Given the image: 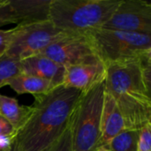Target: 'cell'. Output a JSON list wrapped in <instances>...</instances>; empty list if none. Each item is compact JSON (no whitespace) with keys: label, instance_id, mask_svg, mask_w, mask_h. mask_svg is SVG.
Here are the masks:
<instances>
[{"label":"cell","instance_id":"30bf717a","mask_svg":"<svg viewBox=\"0 0 151 151\" xmlns=\"http://www.w3.org/2000/svg\"><path fill=\"white\" fill-rule=\"evenodd\" d=\"M21 73L49 81L57 88L64 83L65 68L43 55H35L20 61Z\"/></svg>","mask_w":151,"mask_h":151},{"label":"cell","instance_id":"44dd1931","mask_svg":"<svg viewBox=\"0 0 151 151\" xmlns=\"http://www.w3.org/2000/svg\"><path fill=\"white\" fill-rule=\"evenodd\" d=\"M14 128L0 115V135H15Z\"/></svg>","mask_w":151,"mask_h":151},{"label":"cell","instance_id":"7c38bea8","mask_svg":"<svg viewBox=\"0 0 151 151\" xmlns=\"http://www.w3.org/2000/svg\"><path fill=\"white\" fill-rule=\"evenodd\" d=\"M124 129L126 126L122 114L115 100L105 91L101 119V147H105Z\"/></svg>","mask_w":151,"mask_h":151},{"label":"cell","instance_id":"ffe728a7","mask_svg":"<svg viewBox=\"0 0 151 151\" xmlns=\"http://www.w3.org/2000/svg\"><path fill=\"white\" fill-rule=\"evenodd\" d=\"M12 34H13V28L6 29V30L0 28V55L4 54L6 51L8 45L11 42Z\"/></svg>","mask_w":151,"mask_h":151},{"label":"cell","instance_id":"277c9868","mask_svg":"<svg viewBox=\"0 0 151 151\" xmlns=\"http://www.w3.org/2000/svg\"><path fill=\"white\" fill-rule=\"evenodd\" d=\"M104 81L82 92L75 104L69 124L73 151H97L101 148Z\"/></svg>","mask_w":151,"mask_h":151},{"label":"cell","instance_id":"cb8c5ba5","mask_svg":"<svg viewBox=\"0 0 151 151\" xmlns=\"http://www.w3.org/2000/svg\"><path fill=\"white\" fill-rule=\"evenodd\" d=\"M97 151H109L107 150V148H105V147H101V148H99V150Z\"/></svg>","mask_w":151,"mask_h":151},{"label":"cell","instance_id":"52a82bcc","mask_svg":"<svg viewBox=\"0 0 151 151\" xmlns=\"http://www.w3.org/2000/svg\"><path fill=\"white\" fill-rule=\"evenodd\" d=\"M41 55L65 68L73 65L101 62L86 35H68L51 43Z\"/></svg>","mask_w":151,"mask_h":151},{"label":"cell","instance_id":"6da1fadb","mask_svg":"<svg viewBox=\"0 0 151 151\" xmlns=\"http://www.w3.org/2000/svg\"><path fill=\"white\" fill-rule=\"evenodd\" d=\"M81 92L60 85L35 97L32 112L15 134L22 151H47L69 127L71 117Z\"/></svg>","mask_w":151,"mask_h":151},{"label":"cell","instance_id":"5bb4252c","mask_svg":"<svg viewBox=\"0 0 151 151\" xmlns=\"http://www.w3.org/2000/svg\"><path fill=\"white\" fill-rule=\"evenodd\" d=\"M7 86H10L18 95L30 94L34 97L47 94L55 88L49 81L23 73L12 79Z\"/></svg>","mask_w":151,"mask_h":151},{"label":"cell","instance_id":"ac0fdd59","mask_svg":"<svg viewBox=\"0 0 151 151\" xmlns=\"http://www.w3.org/2000/svg\"><path fill=\"white\" fill-rule=\"evenodd\" d=\"M8 24H15L9 0H0V27Z\"/></svg>","mask_w":151,"mask_h":151},{"label":"cell","instance_id":"7402d4cb","mask_svg":"<svg viewBox=\"0 0 151 151\" xmlns=\"http://www.w3.org/2000/svg\"><path fill=\"white\" fill-rule=\"evenodd\" d=\"M15 135H0V150H6L14 140Z\"/></svg>","mask_w":151,"mask_h":151},{"label":"cell","instance_id":"4fadbf2b","mask_svg":"<svg viewBox=\"0 0 151 151\" xmlns=\"http://www.w3.org/2000/svg\"><path fill=\"white\" fill-rule=\"evenodd\" d=\"M32 112V106L21 105L18 100L0 94V115L18 132Z\"/></svg>","mask_w":151,"mask_h":151},{"label":"cell","instance_id":"3957f363","mask_svg":"<svg viewBox=\"0 0 151 151\" xmlns=\"http://www.w3.org/2000/svg\"><path fill=\"white\" fill-rule=\"evenodd\" d=\"M121 0H51L50 20L71 35H86L102 27Z\"/></svg>","mask_w":151,"mask_h":151},{"label":"cell","instance_id":"d6986e66","mask_svg":"<svg viewBox=\"0 0 151 151\" xmlns=\"http://www.w3.org/2000/svg\"><path fill=\"white\" fill-rule=\"evenodd\" d=\"M47 151H73L69 127Z\"/></svg>","mask_w":151,"mask_h":151},{"label":"cell","instance_id":"ba28073f","mask_svg":"<svg viewBox=\"0 0 151 151\" xmlns=\"http://www.w3.org/2000/svg\"><path fill=\"white\" fill-rule=\"evenodd\" d=\"M102 27L151 35V4L144 0H121Z\"/></svg>","mask_w":151,"mask_h":151},{"label":"cell","instance_id":"2e32d148","mask_svg":"<svg viewBox=\"0 0 151 151\" xmlns=\"http://www.w3.org/2000/svg\"><path fill=\"white\" fill-rule=\"evenodd\" d=\"M21 73L20 61L4 53L0 55V88L7 86L12 79Z\"/></svg>","mask_w":151,"mask_h":151},{"label":"cell","instance_id":"d4e9b609","mask_svg":"<svg viewBox=\"0 0 151 151\" xmlns=\"http://www.w3.org/2000/svg\"><path fill=\"white\" fill-rule=\"evenodd\" d=\"M0 151H5V150H0Z\"/></svg>","mask_w":151,"mask_h":151},{"label":"cell","instance_id":"7a4b0ae2","mask_svg":"<svg viewBox=\"0 0 151 151\" xmlns=\"http://www.w3.org/2000/svg\"><path fill=\"white\" fill-rule=\"evenodd\" d=\"M140 58L105 65V91L115 100L126 129L140 130L151 123V86L144 80Z\"/></svg>","mask_w":151,"mask_h":151},{"label":"cell","instance_id":"e0dca14e","mask_svg":"<svg viewBox=\"0 0 151 151\" xmlns=\"http://www.w3.org/2000/svg\"><path fill=\"white\" fill-rule=\"evenodd\" d=\"M137 151H151V123L144 125L140 129Z\"/></svg>","mask_w":151,"mask_h":151},{"label":"cell","instance_id":"5b68a950","mask_svg":"<svg viewBox=\"0 0 151 151\" xmlns=\"http://www.w3.org/2000/svg\"><path fill=\"white\" fill-rule=\"evenodd\" d=\"M99 60L111 63L137 59L151 52V35L100 27L86 34Z\"/></svg>","mask_w":151,"mask_h":151},{"label":"cell","instance_id":"9a60e30c","mask_svg":"<svg viewBox=\"0 0 151 151\" xmlns=\"http://www.w3.org/2000/svg\"><path fill=\"white\" fill-rule=\"evenodd\" d=\"M140 130L124 129L105 146L109 151H137Z\"/></svg>","mask_w":151,"mask_h":151},{"label":"cell","instance_id":"8992f818","mask_svg":"<svg viewBox=\"0 0 151 151\" xmlns=\"http://www.w3.org/2000/svg\"><path fill=\"white\" fill-rule=\"evenodd\" d=\"M71 35L58 28L50 20L13 27L11 42L4 52L21 61L41 54L54 42Z\"/></svg>","mask_w":151,"mask_h":151},{"label":"cell","instance_id":"8fae6325","mask_svg":"<svg viewBox=\"0 0 151 151\" xmlns=\"http://www.w3.org/2000/svg\"><path fill=\"white\" fill-rule=\"evenodd\" d=\"M9 3L17 26L50 20L51 0H9Z\"/></svg>","mask_w":151,"mask_h":151},{"label":"cell","instance_id":"9c48e42d","mask_svg":"<svg viewBox=\"0 0 151 151\" xmlns=\"http://www.w3.org/2000/svg\"><path fill=\"white\" fill-rule=\"evenodd\" d=\"M106 66L102 63L79 64L65 67L63 85L85 92L105 80Z\"/></svg>","mask_w":151,"mask_h":151},{"label":"cell","instance_id":"603a6c76","mask_svg":"<svg viewBox=\"0 0 151 151\" xmlns=\"http://www.w3.org/2000/svg\"><path fill=\"white\" fill-rule=\"evenodd\" d=\"M5 151H22L20 150V148H19V144H18V142H16V140H15V137H14V140H13V142H12V143L11 144V146L6 150Z\"/></svg>","mask_w":151,"mask_h":151}]
</instances>
